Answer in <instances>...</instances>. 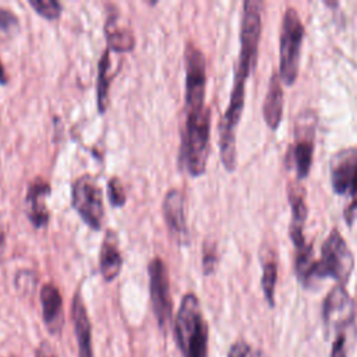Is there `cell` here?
I'll list each match as a JSON object with an SVG mask.
<instances>
[{
    "label": "cell",
    "mask_w": 357,
    "mask_h": 357,
    "mask_svg": "<svg viewBox=\"0 0 357 357\" xmlns=\"http://www.w3.org/2000/svg\"><path fill=\"white\" fill-rule=\"evenodd\" d=\"M71 206L92 230H100L105 220L103 191L91 174L77 177L71 185Z\"/></svg>",
    "instance_id": "cell-5"
},
{
    "label": "cell",
    "mask_w": 357,
    "mask_h": 357,
    "mask_svg": "<svg viewBox=\"0 0 357 357\" xmlns=\"http://www.w3.org/2000/svg\"><path fill=\"white\" fill-rule=\"evenodd\" d=\"M304 38V25L293 7H287L280 26V79L291 85L298 74L300 49Z\"/></svg>",
    "instance_id": "cell-4"
},
{
    "label": "cell",
    "mask_w": 357,
    "mask_h": 357,
    "mask_svg": "<svg viewBox=\"0 0 357 357\" xmlns=\"http://www.w3.org/2000/svg\"><path fill=\"white\" fill-rule=\"evenodd\" d=\"M174 335L183 357H208V325L194 293H187L174 318Z\"/></svg>",
    "instance_id": "cell-2"
},
{
    "label": "cell",
    "mask_w": 357,
    "mask_h": 357,
    "mask_svg": "<svg viewBox=\"0 0 357 357\" xmlns=\"http://www.w3.org/2000/svg\"><path fill=\"white\" fill-rule=\"evenodd\" d=\"M18 28V17L8 8L0 7V32H10Z\"/></svg>",
    "instance_id": "cell-23"
},
{
    "label": "cell",
    "mask_w": 357,
    "mask_h": 357,
    "mask_svg": "<svg viewBox=\"0 0 357 357\" xmlns=\"http://www.w3.org/2000/svg\"><path fill=\"white\" fill-rule=\"evenodd\" d=\"M315 114L312 112L300 113L294 128V142L289 149L297 177L304 178L312 163L314 137H315Z\"/></svg>",
    "instance_id": "cell-6"
},
{
    "label": "cell",
    "mask_w": 357,
    "mask_h": 357,
    "mask_svg": "<svg viewBox=\"0 0 357 357\" xmlns=\"http://www.w3.org/2000/svg\"><path fill=\"white\" fill-rule=\"evenodd\" d=\"M110 49L103 50L98 63V81H96V105L100 114L109 107V88L114 74H110Z\"/></svg>",
    "instance_id": "cell-17"
},
{
    "label": "cell",
    "mask_w": 357,
    "mask_h": 357,
    "mask_svg": "<svg viewBox=\"0 0 357 357\" xmlns=\"http://www.w3.org/2000/svg\"><path fill=\"white\" fill-rule=\"evenodd\" d=\"M354 266V257L337 229H332L321 248V258L315 259L310 276L311 287L315 282L332 278L343 284Z\"/></svg>",
    "instance_id": "cell-3"
},
{
    "label": "cell",
    "mask_w": 357,
    "mask_h": 357,
    "mask_svg": "<svg viewBox=\"0 0 357 357\" xmlns=\"http://www.w3.org/2000/svg\"><path fill=\"white\" fill-rule=\"evenodd\" d=\"M280 81V75L278 73H273L268 85V92L262 107L265 123L272 130H276L279 127L283 113V89Z\"/></svg>",
    "instance_id": "cell-16"
},
{
    "label": "cell",
    "mask_w": 357,
    "mask_h": 357,
    "mask_svg": "<svg viewBox=\"0 0 357 357\" xmlns=\"http://www.w3.org/2000/svg\"><path fill=\"white\" fill-rule=\"evenodd\" d=\"M356 212H357V199H354L346 209H344V219L351 225L354 216H356Z\"/></svg>",
    "instance_id": "cell-26"
},
{
    "label": "cell",
    "mask_w": 357,
    "mask_h": 357,
    "mask_svg": "<svg viewBox=\"0 0 357 357\" xmlns=\"http://www.w3.org/2000/svg\"><path fill=\"white\" fill-rule=\"evenodd\" d=\"M52 192L50 184L42 177H36L29 183L25 202H26V218L33 227L42 229L46 227L50 220V212L45 204V198Z\"/></svg>",
    "instance_id": "cell-11"
},
{
    "label": "cell",
    "mask_w": 357,
    "mask_h": 357,
    "mask_svg": "<svg viewBox=\"0 0 357 357\" xmlns=\"http://www.w3.org/2000/svg\"><path fill=\"white\" fill-rule=\"evenodd\" d=\"M28 3L45 20H57L61 14V4L56 0H29Z\"/></svg>",
    "instance_id": "cell-20"
},
{
    "label": "cell",
    "mask_w": 357,
    "mask_h": 357,
    "mask_svg": "<svg viewBox=\"0 0 357 357\" xmlns=\"http://www.w3.org/2000/svg\"><path fill=\"white\" fill-rule=\"evenodd\" d=\"M227 357H252V350L244 340H238L231 344Z\"/></svg>",
    "instance_id": "cell-24"
},
{
    "label": "cell",
    "mask_w": 357,
    "mask_h": 357,
    "mask_svg": "<svg viewBox=\"0 0 357 357\" xmlns=\"http://www.w3.org/2000/svg\"><path fill=\"white\" fill-rule=\"evenodd\" d=\"M322 318L325 325L333 331L354 325V304L343 284H336L326 294L322 304Z\"/></svg>",
    "instance_id": "cell-9"
},
{
    "label": "cell",
    "mask_w": 357,
    "mask_h": 357,
    "mask_svg": "<svg viewBox=\"0 0 357 357\" xmlns=\"http://www.w3.org/2000/svg\"><path fill=\"white\" fill-rule=\"evenodd\" d=\"M40 304H42V317L47 331L52 335H59L64 325L63 314V298L61 294L53 283H45L40 289Z\"/></svg>",
    "instance_id": "cell-12"
},
{
    "label": "cell",
    "mask_w": 357,
    "mask_h": 357,
    "mask_svg": "<svg viewBox=\"0 0 357 357\" xmlns=\"http://www.w3.org/2000/svg\"><path fill=\"white\" fill-rule=\"evenodd\" d=\"M71 318L74 322V331L78 344L79 357H93L92 336H91V321L79 291L74 296L71 303Z\"/></svg>",
    "instance_id": "cell-14"
},
{
    "label": "cell",
    "mask_w": 357,
    "mask_h": 357,
    "mask_svg": "<svg viewBox=\"0 0 357 357\" xmlns=\"http://www.w3.org/2000/svg\"><path fill=\"white\" fill-rule=\"evenodd\" d=\"M211 112L205 99L184 102V124L178 152L180 166L191 176L205 173L209 153Z\"/></svg>",
    "instance_id": "cell-1"
},
{
    "label": "cell",
    "mask_w": 357,
    "mask_h": 357,
    "mask_svg": "<svg viewBox=\"0 0 357 357\" xmlns=\"http://www.w3.org/2000/svg\"><path fill=\"white\" fill-rule=\"evenodd\" d=\"M103 31L109 49L117 53H127L134 49L135 36L131 28L121 22L120 15L117 13L109 14V17L105 21Z\"/></svg>",
    "instance_id": "cell-15"
},
{
    "label": "cell",
    "mask_w": 357,
    "mask_h": 357,
    "mask_svg": "<svg viewBox=\"0 0 357 357\" xmlns=\"http://www.w3.org/2000/svg\"><path fill=\"white\" fill-rule=\"evenodd\" d=\"M1 243H3V236H0V247H1Z\"/></svg>",
    "instance_id": "cell-28"
},
{
    "label": "cell",
    "mask_w": 357,
    "mask_h": 357,
    "mask_svg": "<svg viewBox=\"0 0 357 357\" xmlns=\"http://www.w3.org/2000/svg\"><path fill=\"white\" fill-rule=\"evenodd\" d=\"M148 276L152 310L159 326L165 331L172 321V298L167 269L160 258H153L149 261Z\"/></svg>",
    "instance_id": "cell-7"
},
{
    "label": "cell",
    "mask_w": 357,
    "mask_h": 357,
    "mask_svg": "<svg viewBox=\"0 0 357 357\" xmlns=\"http://www.w3.org/2000/svg\"><path fill=\"white\" fill-rule=\"evenodd\" d=\"M329 167L333 191L339 195L357 197V146L336 152Z\"/></svg>",
    "instance_id": "cell-8"
},
{
    "label": "cell",
    "mask_w": 357,
    "mask_h": 357,
    "mask_svg": "<svg viewBox=\"0 0 357 357\" xmlns=\"http://www.w3.org/2000/svg\"><path fill=\"white\" fill-rule=\"evenodd\" d=\"M123 257L119 247V236L114 230H107L99 251V271L106 282H113L121 271Z\"/></svg>",
    "instance_id": "cell-13"
},
{
    "label": "cell",
    "mask_w": 357,
    "mask_h": 357,
    "mask_svg": "<svg viewBox=\"0 0 357 357\" xmlns=\"http://www.w3.org/2000/svg\"><path fill=\"white\" fill-rule=\"evenodd\" d=\"M278 280V264L273 254L265 257L264 268H262V279L261 286L264 290V296L271 307L275 305V286Z\"/></svg>",
    "instance_id": "cell-18"
},
{
    "label": "cell",
    "mask_w": 357,
    "mask_h": 357,
    "mask_svg": "<svg viewBox=\"0 0 357 357\" xmlns=\"http://www.w3.org/2000/svg\"><path fill=\"white\" fill-rule=\"evenodd\" d=\"M36 357H57L47 343H42L36 351Z\"/></svg>",
    "instance_id": "cell-25"
},
{
    "label": "cell",
    "mask_w": 357,
    "mask_h": 357,
    "mask_svg": "<svg viewBox=\"0 0 357 357\" xmlns=\"http://www.w3.org/2000/svg\"><path fill=\"white\" fill-rule=\"evenodd\" d=\"M107 198L112 206H124L127 195L119 177H110L107 181Z\"/></svg>",
    "instance_id": "cell-21"
},
{
    "label": "cell",
    "mask_w": 357,
    "mask_h": 357,
    "mask_svg": "<svg viewBox=\"0 0 357 357\" xmlns=\"http://www.w3.org/2000/svg\"><path fill=\"white\" fill-rule=\"evenodd\" d=\"M7 82H8V77H7V73L4 70L3 63L0 61V85H6Z\"/></svg>",
    "instance_id": "cell-27"
},
{
    "label": "cell",
    "mask_w": 357,
    "mask_h": 357,
    "mask_svg": "<svg viewBox=\"0 0 357 357\" xmlns=\"http://www.w3.org/2000/svg\"><path fill=\"white\" fill-rule=\"evenodd\" d=\"M162 211L172 238L180 245H187L190 234L184 215V194L178 188H170L163 198Z\"/></svg>",
    "instance_id": "cell-10"
},
{
    "label": "cell",
    "mask_w": 357,
    "mask_h": 357,
    "mask_svg": "<svg viewBox=\"0 0 357 357\" xmlns=\"http://www.w3.org/2000/svg\"><path fill=\"white\" fill-rule=\"evenodd\" d=\"M218 262V252L216 245L213 243L205 241L202 247V271L204 275H211L215 271Z\"/></svg>",
    "instance_id": "cell-22"
},
{
    "label": "cell",
    "mask_w": 357,
    "mask_h": 357,
    "mask_svg": "<svg viewBox=\"0 0 357 357\" xmlns=\"http://www.w3.org/2000/svg\"><path fill=\"white\" fill-rule=\"evenodd\" d=\"M354 331V325L344 326L335 331V337L332 342L331 357H349V332Z\"/></svg>",
    "instance_id": "cell-19"
}]
</instances>
